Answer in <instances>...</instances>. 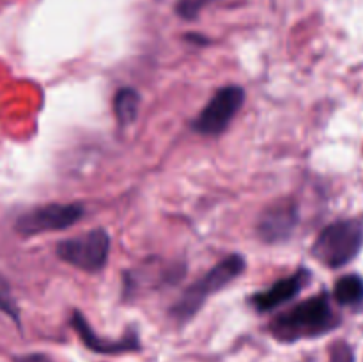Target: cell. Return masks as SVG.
Segmentation results:
<instances>
[{"label": "cell", "mask_w": 363, "mask_h": 362, "mask_svg": "<svg viewBox=\"0 0 363 362\" xmlns=\"http://www.w3.org/2000/svg\"><path fill=\"white\" fill-rule=\"evenodd\" d=\"M0 311L6 312L7 316H11L20 325V309L14 302L13 293H11L9 283L2 275H0Z\"/></svg>", "instance_id": "obj_12"}, {"label": "cell", "mask_w": 363, "mask_h": 362, "mask_svg": "<svg viewBox=\"0 0 363 362\" xmlns=\"http://www.w3.org/2000/svg\"><path fill=\"white\" fill-rule=\"evenodd\" d=\"M245 268H247V261L238 252H233V254L220 259L197 283H194L183 291L176 304L170 307V318L179 325L188 323L201 311L202 305L211 295L218 293L223 287L229 286L236 277H240L245 272Z\"/></svg>", "instance_id": "obj_2"}, {"label": "cell", "mask_w": 363, "mask_h": 362, "mask_svg": "<svg viewBox=\"0 0 363 362\" xmlns=\"http://www.w3.org/2000/svg\"><path fill=\"white\" fill-rule=\"evenodd\" d=\"M330 362H354V351L344 341H337L330 348Z\"/></svg>", "instance_id": "obj_14"}, {"label": "cell", "mask_w": 363, "mask_h": 362, "mask_svg": "<svg viewBox=\"0 0 363 362\" xmlns=\"http://www.w3.org/2000/svg\"><path fill=\"white\" fill-rule=\"evenodd\" d=\"M85 215V208L80 202H52L32 208L20 215L14 224L16 233L21 236H35V234L52 233V231H62L77 224Z\"/></svg>", "instance_id": "obj_6"}, {"label": "cell", "mask_w": 363, "mask_h": 362, "mask_svg": "<svg viewBox=\"0 0 363 362\" xmlns=\"http://www.w3.org/2000/svg\"><path fill=\"white\" fill-rule=\"evenodd\" d=\"M113 116L121 126H128L138 117V109H140V94L133 87H121L113 94Z\"/></svg>", "instance_id": "obj_10"}, {"label": "cell", "mask_w": 363, "mask_h": 362, "mask_svg": "<svg viewBox=\"0 0 363 362\" xmlns=\"http://www.w3.org/2000/svg\"><path fill=\"white\" fill-rule=\"evenodd\" d=\"M362 247L363 224L360 220H337L318 234L311 254L328 268H342L360 254Z\"/></svg>", "instance_id": "obj_3"}, {"label": "cell", "mask_w": 363, "mask_h": 362, "mask_svg": "<svg viewBox=\"0 0 363 362\" xmlns=\"http://www.w3.org/2000/svg\"><path fill=\"white\" fill-rule=\"evenodd\" d=\"M333 298L342 307H358L363 304V279L357 273L340 277L333 286Z\"/></svg>", "instance_id": "obj_11"}, {"label": "cell", "mask_w": 363, "mask_h": 362, "mask_svg": "<svg viewBox=\"0 0 363 362\" xmlns=\"http://www.w3.org/2000/svg\"><path fill=\"white\" fill-rule=\"evenodd\" d=\"M340 325V316L333 311L328 291L314 295L269 322L268 332L280 343H298L315 339L332 332Z\"/></svg>", "instance_id": "obj_1"}, {"label": "cell", "mask_w": 363, "mask_h": 362, "mask_svg": "<svg viewBox=\"0 0 363 362\" xmlns=\"http://www.w3.org/2000/svg\"><path fill=\"white\" fill-rule=\"evenodd\" d=\"M245 103V89L240 85L220 87L204 109L191 121V128L206 137H218L229 128Z\"/></svg>", "instance_id": "obj_5"}, {"label": "cell", "mask_w": 363, "mask_h": 362, "mask_svg": "<svg viewBox=\"0 0 363 362\" xmlns=\"http://www.w3.org/2000/svg\"><path fill=\"white\" fill-rule=\"evenodd\" d=\"M110 234L105 229H91L57 243V256L73 268L85 273H98L108 263Z\"/></svg>", "instance_id": "obj_4"}, {"label": "cell", "mask_w": 363, "mask_h": 362, "mask_svg": "<svg viewBox=\"0 0 363 362\" xmlns=\"http://www.w3.org/2000/svg\"><path fill=\"white\" fill-rule=\"evenodd\" d=\"M300 219V209L294 199H277L262 209L257 220V234L264 243L275 245L289 240Z\"/></svg>", "instance_id": "obj_7"}, {"label": "cell", "mask_w": 363, "mask_h": 362, "mask_svg": "<svg viewBox=\"0 0 363 362\" xmlns=\"http://www.w3.org/2000/svg\"><path fill=\"white\" fill-rule=\"evenodd\" d=\"M184 39L190 43H194V45H209V39L204 38V35L201 34H195V32H190V34L184 35Z\"/></svg>", "instance_id": "obj_16"}, {"label": "cell", "mask_w": 363, "mask_h": 362, "mask_svg": "<svg viewBox=\"0 0 363 362\" xmlns=\"http://www.w3.org/2000/svg\"><path fill=\"white\" fill-rule=\"evenodd\" d=\"M14 362H53L48 355L45 353H27L14 357Z\"/></svg>", "instance_id": "obj_15"}, {"label": "cell", "mask_w": 363, "mask_h": 362, "mask_svg": "<svg viewBox=\"0 0 363 362\" xmlns=\"http://www.w3.org/2000/svg\"><path fill=\"white\" fill-rule=\"evenodd\" d=\"M71 327L74 329V332L78 334L80 341L84 343L85 348H89L94 353L101 355H119V353H128V351H137L140 350V339H138L137 330L130 329L123 337L119 339H105V337L98 336V334L92 330L89 319L82 314L80 311L74 309L73 314H71Z\"/></svg>", "instance_id": "obj_9"}, {"label": "cell", "mask_w": 363, "mask_h": 362, "mask_svg": "<svg viewBox=\"0 0 363 362\" xmlns=\"http://www.w3.org/2000/svg\"><path fill=\"white\" fill-rule=\"evenodd\" d=\"M312 272L305 266L298 268L296 272H293L291 275L282 277L277 283H273L272 286L266 287V290L257 291L250 297L252 307L257 312H269L273 309H279L280 305L287 304L289 300H293L296 295H300L301 291L307 287V284L311 283Z\"/></svg>", "instance_id": "obj_8"}, {"label": "cell", "mask_w": 363, "mask_h": 362, "mask_svg": "<svg viewBox=\"0 0 363 362\" xmlns=\"http://www.w3.org/2000/svg\"><path fill=\"white\" fill-rule=\"evenodd\" d=\"M206 4H208V0H179L176 4V13L177 16L184 18V20H195Z\"/></svg>", "instance_id": "obj_13"}]
</instances>
